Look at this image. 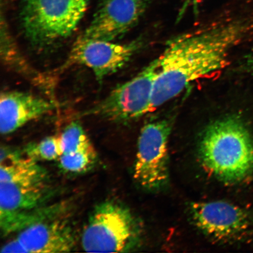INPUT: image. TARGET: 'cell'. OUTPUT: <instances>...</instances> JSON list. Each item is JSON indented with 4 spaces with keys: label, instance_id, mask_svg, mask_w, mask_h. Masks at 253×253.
<instances>
[{
    "label": "cell",
    "instance_id": "obj_3",
    "mask_svg": "<svg viewBox=\"0 0 253 253\" xmlns=\"http://www.w3.org/2000/svg\"><path fill=\"white\" fill-rule=\"evenodd\" d=\"M90 0H22L20 18L32 45L43 48L74 33Z\"/></svg>",
    "mask_w": 253,
    "mask_h": 253
},
{
    "label": "cell",
    "instance_id": "obj_14",
    "mask_svg": "<svg viewBox=\"0 0 253 253\" xmlns=\"http://www.w3.org/2000/svg\"><path fill=\"white\" fill-rule=\"evenodd\" d=\"M62 154L74 153L93 148L89 138L79 123L69 125L59 135Z\"/></svg>",
    "mask_w": 253,
    "mask_h": 253
},
{
    "label": "cell",
    "instance_id": "obj_17",
    "mask_svg": "<svg viewBox=\"0 0 253 253\" xmlns=\"http://www.w3.org/2000/svg\"><path fill=\"white\" fill-rule=\"evenodd\" d=\"M198 1V0H185V2L184 4H183V7L181 9V11H180L179 12V19L181 18L182 17L183 14H184L186 8L188 7V5L189 4V3L191 2V1H192V2L194 3V4H195V5H197L196 4H197Z\"/></svg>",
    "mask_w": 253,
    "mask_h": 253
},
{
    "label": "cell",
    "instance_id": "obj_18",
    "mask_svg": "<svg viewBox=\"0 0 253 253\" xmlns=\"http://www.w3.org/2000/svg\"><path fill=\"white\" fill-rule=\"evenodd\" d=\"M249 66L250 69H251V71L253 72V57H252L251 61H249Z\"/></svg>",
    "mask_w": 253,
    "mask_h": 253
},
{
    "label": "cell",
    "instance_id": "obj_15",
    "mask_svg": "<svg viewBox=\"0 0 253 253\" xmlns=\"http://www.w3.org/2000/svg\"><path fill=\"white\" fill-rule=\"evenodd\" d=\"M97 158L94 147L74 153L63 154L59 158L60 167L65 171L82 173L93 166Z\"/></svg>",
    "mask_w": 253,
    "mask_h": 253
},
{
    "label": "cell",
    "instance_id": "obj_8",
    "mask_svg": "<svg viewBox=\"0 0 253 253\" xmlns=\"http://www.w3.org/2000/svg\"><path fill=\"white\" fill-rule=\"evenodd\" d=\"M190 213L199 229L221 242L243 239L252 226V218L248 211L226 201L192 203Z\"/></svg>",
    "mask_w": 253,
    "mask_h": 253
},
{
    "label": "cell",
    "instance_id": "obj_5",
    "mask_svg": "<svg viewBox=\"0 0 253 253\" xmlns=\"http://www.w3.org/2000/svg\"><path fill=\"white\" fill-rule=\"evenodd\" d=\"M158 70L159 61L157 58L133 78L114 88L84 115L127 122L151 112L152 96Z\"/></svg>",
    "mask_w": 253,
    "mask_h": 253
},
{
    "label": "cell",
    "instance_id": "obj_13",
    "mask_svg": "<svg viewBox=\"0 0 253 253\" xmlns=\"http://www.w3.org/2000/svg\"><path fill=\"white\" fill-rule=\"evenodd\" d=\"M1 58L6 67L23 76L38 87L51 94L54 86L52 79L50 76L34 69L25 59L9 33L7 24L2 16L1 18Z\"/></svg>",
    "mask_w": 253,
    "mask_h": 253
},
{
    "label": "cell",
    "instance_id": "obj_6",
    "mask_svg": "<svg viewBox=\"0 0 253 253\" xmlns=\"http://www.w3.org/2000/svg\"><path fill=\"white\" fill-rule=\"evenodd\" d=\"M172 122L169 119L154 120L142 128L138 140L134 178L142 188L151 191L169 182V139Z\"/></svg>",
    "mask_w": 253,
    "mask_h": 253
},
{
    "label": "cell",
    "instance_id": "obj_10",
    "mask_svg": "<svg viewBox=\"0 0 253 253\" xmlns=\"http://www.w3.org/2000/svg\"><path fill=\"white\" fill-rule=\"evenodd\" d=\"M151 2V0H103L81 37L107 41L118 40L138 23Z\"/></svg>",
    "mask_w": 253,
    "mask_h": 253
},
{
    "label": "cell",
    "instance_id": "obj_1",
    "mask_svg": "<svg viewBox=\"0 0 253 253\" xmlns=\"http://www.w3.org/2000/svg\"><path fill=\"white\" fill-rule=\"evenodd\" d=\"M251 19L249 14L223 15L169 41L158 58L159 70L151 112L178 96L194 82L225 68L230 52L248 33Z\"/></svg>",
    "mask_w": 253,
    "mask_h": 253
},
{
    "label": "cell",
    "instance_id": "obj_7",
    "mask_svg": "<svg viewBox=\"0 0 253 253\" xmlns=\"http://www.w3.org/2000/svg\"><path fill=\"white\" fill-rule=\"evenodd\" d=\"M141 46L140 40L118 43L80 37L76 41L62 69L75 65L86 66L92 71L98 81H102L124 67Z\"/></svg>",
    "mask_w": 253,
    "mask_h": 253
},
{
    "label": "cell",
    "instance_id": "obj_2",
    "mask_svg": "<svg viewBox=\"0 0 253 253\" xmlns=\"http://www.w3.org/2000/svg\"><path fill=\"white\" fill-rule=\"evenodd\" d=\"M199 156L207 171L228 184L241 182L253 172V140L239 116H226L202 134Z\"/></svg>",
    "mask_w": 253,
    "mask_h": 253
},
{
    "label": "cell",
    "instance_id": "obj_4",
    "mask_svg": "<svg viewBox=\"0 0 253 253\" xmlns=\"http://www.w3.org/2000/svg\"><path fill=\"white\" fill-rule=\"evenodd\" d=\"M139 229L127 208L107 201L97 205L82 232L81 245L89 253H123L137 242Z\"/></svg>",
    "mask_w": 253,
    "mask_h": 253
},
{
    "label": "cell",
    "instance_id": "obj_9",
    "mask_svg": "<svg viewBox=\"0 0 253 253\" xmlns=\"http://www.w3.org/2000/svg\"><path fill=\"white\" fill-rule=\"evenodd\" d=\"M76 245L75 231L61 217L37 221L20 231L1 253H66Z\"/></svg>",
    "mask_w": 253,
    "mask_h": 253
},
{
    "label": "cell",
    "instance_id": "obj_12",
    "mask_svg": "<svg viewBox=\"0 0 253 253\" xmlns=\"http://www.w3.org/2000/svg\"><path fill=\"white\" fill-rule=\"evenodd\" d=\"M56 107L51 100L30 93L6 91L0 97V131L8 135Z\"/></svg>",
    "mask_w": 253,
    "mask_h": 253
},
{
    "label": "cell",
    "instance_id": "obj_16",
    "mask_svg": "<svg viewBox=\"0 0 253 253\" xmlns=\"http://www.w3.org/2000/svg\"><path fill=\"white\" fill-rule=\"evenodd\" d=\"M25 153L32 159L53 161L59 160L62 154L59 136H49L39 143L28 145Z\"/></svg>",
    "mask_w": 253,
    "mask_h": 253
},
{
    "label": "cell",
    "instance_id": "obj_11",
    "mask_svg": "<svg viewBox=\"0 0 253 253\" xmlns=\"http://www.w3.org/2000/svg\"><path fill=\"white\" fill-rule=\"evenodd\" d=\"M50 193L47 176L0 182V221L14 219L39 210Z\"/></svg>",
    "mask_w": 253,
    "mask_h": 253
}]
</instances>
